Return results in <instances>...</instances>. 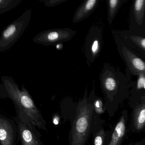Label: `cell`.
<instances>
[{
    "mask_svg": "<svg viewBox=\"0 0 145 145\" xmlns=\"http://www.w3.org/2000/svg\"><path fill=\"white\" fill-rule=\"evenodd\" d=\"M2 81L1 97H7L12 101L16 118L34 131H38L36 128L47 130L46 123L41 112L25 87L22 86L20 89L15 81L8 77H2Z\"/></svg>",
    "mask_w": 145,
    "mask_h": 145,
    "instance_id": "obj_1",
    "label": "cell"
},
{
    "mask_svg": "<svg viewBox=\"0 0 145 145\" xmlns=\"http://www.w3.org/2000/svg\"><path fill=\"white\" fill-rule=\"evenodd\" d=\"M93 113V104L84 97L76 107L69 132V145H86L92 131Z\"/></svg>",
    "mask_w": 145,
    "mask_h": 145,
    "instance_id": "obj_2",
    "label": "cell"
},
{
    "mask_svg": "<svg viewBox=\"0 0 145 145\" xmlns=\"http://www.w3.org/2000/svg\"><path fill=\"white\" fill-rule=\"evenodd\" d=\"M31 15V10H27L3 30L0 39L1 52L11 48L20 39L30 22Z\"/></svg>",
    "mask_w": 145,
    "mask_h": 145,
    "instance_id": "obj_3",
    "label": "cell"
},
{
    "mask_svg": "<svg viewBox=\"0 0 145 145\" xmlns=\"http://www.w3.org/2000/svg\"><path fill=\"white\" fill-rule=\"evenodd\" d=\"M76 33L75 31L68 28L50 29L39 33L35 37L33 40L44 45L58 44V43L70 40Z\"/></svg>",
    "mask_w": 145,
    "mask_h": 145,
    "instance_id": "obj_4",
    "label": "cell"
},
{
    "mask_svg": "<svg viewBox=\"0 0 145 145\" xmlns=\"http://www.w3.org/2000/svg\"><path fill=\"white\" fill-rule=\"evenodd\" d=\"M18 135V125L16 121L1 114L0 116L1 145H16Z\"/></svg>",
    "mask_w": 145,
    "mask_h": 145,
    "instance_id": "obj_5",
    "label": "cell"
},
{
    "mask_svg": "<svg viewBox=\"0 0 145 145\" xmlns=\"http://www.w3.org/2000/svg\"><path fill=\"white\" fill-rule=\"evenodd\" d=\"M18 129V140L22 145H44L40 138L39 131H34L27 125L22 123L16 117L13 118Z\"/></svg>",
    "mask_w": 145,
    "mask_h": 145,
    "instance_id": "obj_6",
    "label": "cell"
},
{
    "mask_svg": "<svg viewBox=\"0 0 145 145\" xmlns=\"http://www.w3.org/2000/svg\"><path fill=\"white\" fill-rule=\"evenodd\" d=\"M96 0H88L82 3L78 8L73 17V22H78L84 19L95 7Z\"/></svg>",
    "mask_w": 145,
    "mask_h": 145,
    "instance_id": "obj_7",
    "label": "cell"
},
{
    "mask_svg": "<svg viewBox=\"0 0 145 145\" xmlns=\"http://www.w3.org/2000/svg\"><path fill=\"white\" fill-rule=\"evenodd\" d=\"M125 131V120L124 118L122 117L115 126L108 145H118L124 136Z\"/></svg>",
    "mask_w": 145,
    "mask_h": 145,
    "instance_id": "obj_8",
    "label": "cell"
},
{
    "mask_svg": "<svg viewBox=\"0 0 145 145\" xmlns=\"http://www.w3.org/2000/svg\"><path fill=\"white\" fill-rule=\"evenodd\" d=\"M134 124L137 130L143 128L145 124V104L138 106L134 114Z\"/></svg>",
    "mask_w": 145,
    "mask_h": 145,
    "instance_id": "obj_9",
    "label": "cell"
},
{
    "mask_svg": "<svg viewBox=\"0 0 145 145\" xmlns=\"http://www.w3.org/2000/svg\"><path fill=\"white\" fill-rule=\"evenodd\" d=\"M21 1L20 0L0 1V14H2L16 7Z\"/></svg>",
    "mask_w": 145,
    "mask_h": 145,
    "instance_id": "obj_10",
    "label": "cell"
},
{
    "mask_svg": "<svg viewBox=\"0 0 145 145\" xmlns=\"http://www.w3.org/2000/svg\"><path fill=\"white\" fill-rule=\"evenodd\" d=\"M104 140V132L101 130L96 133L94 137V145H103Z\"/></svg>",
    "mask_w": 145,
    "mask_h": 145,
    "instance_id": "obj_11",
    "label": "cell"
},
{
    "mask_svg": "<svg viewBox=\"0 0 145 145\" xmlns=\"http://www.w3.org/2000/svg\"><path fill=\"white\" fill-rule=\"evenodd\" d=\"M132 63L133 66L138 70L140 71H144L145 70V63L141 59L135 57L133 59Z\"/></svg>",
    "mask_w": 145,
    "mask_h": 145,
    "instance_id": "obj_12",
    "label": "cell"
},
{
    "mask_svg": "<svg viewBox=\"0 0 145 145\" xmlns=\"http://www.w3.org/2000/svg\"><path fill=\"white\" fill-rule=\"evenodd\" d=\"M116 82L115 80L112 78H108L105 81V86L108 90L113 91L116 87Z\"/></svg>",
    "mask_w": 145,
    "mask_h": 145,
    "instance_id": "obj_13",
    "label": "cell"
},
{
    "mask_svg": "<svg viewBox=\"0 0 145 145\" xmlns=\"http://www.w3.org/2000/svg\"><path fill=\"white\" fill-rule=\"evenodd\" d=\"M65 1L64 0H48L44 1V2L46 6L48 7H53Z\"/></svg>",
    "mask_w": 145,
    "mask_h": 145,
    "instance_id": "obj_14",
    "label": "cell"
},
{
    "mask_svg": "<svg viewBox=\"0 0 145 145\" xmlns=\"http://www.w3.org/2000/svg\"><path fill=\"white\" fill-rule=\"evenodd\" d=\"M145 2L144 0H137L135 2V9L137 11H140L141 10L143 5L144 2Z\"/></svg>",
    "mask_w": 145,
    "mask_h": 145,
    "instance_id": "obj_15",
    "label": "cell"
},
{
    "mask_svg": "<svg viewBox=\"0 0 145 145\" xmlns=\"http://www.w3.org/2000/svg\"><path fill=\"white\" fill-rule=\"evenodd\" d=\"M137 88L140 89L143 88L145 89V78L140 76L137 82Z\"/></svg>",
    "mask_w": 145,
    "mask_h": 145,
    "instance_id": "obj_16",
    "label": "cell"
},
{
    "mask_svg": "<svg viewBox=\"0 0 145 145\" xmlns=\"http://www.w3.org/2000/svg\"><path fill=\"white\" fill-rule=\"evenodd\" d=\"M98 50V42L96 40L93 42L91 46V51L93 54H95L97 52Z\"/></svg>",
    "mask_w": 145,
    "mask_h": 145,
    "instance_id": "obj_17",
    "label": "cell"
},
{
    "mask_svg": "<svg viewBox=\"0 0 145 145\" xmlns=\"http://www.w3.org/2000/svg\"><path fill=\"white\" fill-rule=\"evenodd\" d=\"M118 3V1H117V0H110V1H109L110 7L112 9H114L116 7Z\"/></svg>",
    "mask_w": 145,
    "mask_h": 145,
    "instance_id": "obj_18",
    "label": "cell"
},
{
    "mask_svg": "<svg viewBox=\"0 0 145 145\" xmlns=\"http://www.w3.org/2000/svg\"><path fill=\"white\" fill-rule=\"evenodd\" d=\"M141 44L143 47L145 48V39H143L141 41Z\"/></svg>",
    "mask_w": 145,
    "mask_h": 145,
    "instance_id": "obj_19",
    "label": "cell"
}]
</instances>
